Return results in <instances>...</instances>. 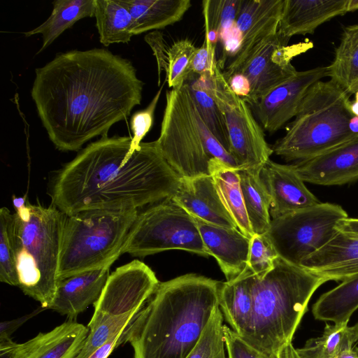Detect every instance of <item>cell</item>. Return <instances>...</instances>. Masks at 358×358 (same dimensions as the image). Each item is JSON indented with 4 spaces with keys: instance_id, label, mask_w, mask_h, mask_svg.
Instances as JSON below:
<instances>
[{
    "instance_id": "obj_45",
    "label": "cell",
    "mask_w": 358,
    "mask_h": 358,
    "mask_svg": "<svg viewBox=\"0 0 358 358\" xmlns=\"http://www.w3.org/2000/svg\"><path fill=\"white\" fill-rule=\"evenodd\" d=\"M123 331L115 335L101 347L96 350L88 358H108L113 350L124 343Z\"/></svg>"
},
{
    "instance_id": "obj_29",
    "label": "cell",
    "mask_w": 358,
    "mask_h": 358,
    "mask_svg": "<svg viewBox=\"0 0 358 358\" xmlns=\"http://www.w3.org/2000/svg\"><path fill=\"white\" fill-rule=\"evenodd\" d=\"M262 168L238 169L245 206L254 234H265L269 228L271 198L260 176Z\"/></svg>"
},
{
    "instance_id": "obj_30",
    "label": "cell",
    "mask_w": 358,
    "mask_h": 358,
    "mask_svg": "<svg viewBox=\"0 0 358 358\" xmlns=\"http://www.w3.org/2000/svg\"><path fill=\"white\" fill-rule=\"evenodd\" d=\"M99 41L105 46L128 43L132 37V17L122 0H95L94 16Z\"/></svg>"
},
{
    "instance_id": "obj_18",
    "label": "cell",
    "mask_w": 358,
    "mask_h": 358,
    "mask_svg": "<svg viewBox=\"0 0 358 358\" xmlns=\"http://www.w3.org/2000/svg\"><path fill=\"white\" fill-rule=\"evenodd\" d=\"M292 165L303 182L340 185L355 181L358 180V136Z\"/></svg>"
},
{
    "instance_id": "obj_15",
    "label": "cell",
    "mask_w": 358,
    "mask_h": 358,
    "mask_svg": "<svg viewBox=\"0 0 358 358\" xmlns=\"http://www.w3.org/2000/svg\"><path fill=\"white\" fill-rule=\"evenodd\" d=\"M88 332L87 327L69 320L23 343L0 341V358H76Z\"/></svg>"
},
{
    "instance_id": "obj_7",
    "label": "cell",
    "mask_w": 358,
    "mask_h": 358,
    "mask_svg": "<svg viewBox=\"0 0 358 358\" xmlns=\"http://www.w3.org/2000/svg\"><path fill=\"white\" fill-rule=\"evenodd\" d=\"M138 214V210L89 209L66 215L58 280L111 266L122 255Z\"/></svg>"
},
{
    "instance_id": "obj_39",
    "label": "cell",
    "mask_w": 358,
    "mask_h": 358,
    "mask_svg": "<svg viewBox=\"0 0 358 358\" xmlns=\"http://www.w3.org/2000/svg\"><path fill=\"white\" fill-rule=\"evenodd\" d=\"M278 257L265 234H254L250 242L248 266L255 275L262 276L269 271Z\"/></svg>"
},
{
    "instance_id": "obj_37",
    "label": "cell",
    "mask_w": 358,
    "mask_h": 358,
    "mask_svg": "<svg viewBox=\"0 0 358 358\" xmlns=\"http://www.w3.org/2000/svg\"><path fill=\"white\" fill-rule=\"evenodd\" d=\"M196 49L188 39L179 40L169 45L164 70L169 87H180L191 77L192 62Z\"/></svg>"
},
{
    "instance_id": "obj_42",
    "label": "cell",
    "mask_w": 358,
    "mask_h": 358,
    "mask_svg": "<svg viewBox=\"0 0 358 358\" xmlns=\"http://www.w3.org/2000/svg\"><path fill=\"white\" fill-rule=\"evenodd\" d=\"M223 331L228 358H263L229 327L224 325Z\"/></svg>"
},
{
    "instance_id": "obj_12",
    "label": "cell",
    "mask_w": 358,
    "mask_h": 358,
    "mask_svg": "<svg viewBox=\"0 0 358 358\" xmlns=\"http://www.w3.org/2000/svg\"><path fill=\"white\" fill-rule=\"evenodd\" d=\"M289 39L278 30L257 44L234 73L244 74L250 82L251 92L245 101L249 105L253 106L264 95L292 77L297 71L292 59L313 46L310 41L289 45Z\"/></svg>"
},
{
    "instance_id": "obj_35",
    "label": "cell",
    "mask_w": 358,
    "mask_h": 358,
    "mask_svg": "<svg viewBox=\"0 0 358 358\" xmlns=\"http://www.w3.org/2000/svg\"><path fill=\"white\" fill-rule=\"evenodd\" d=\"M242 0H205L202 1L205 38L213 45L220 34L235 22Z\"/></svg>"
},
{
    "instance_id": "obj_2",
    "label": "cell",
    "mask_w": 358,
    "mask_h": 358,
    "mask_svg": "<svg viewBox=\"0 0 358 358\" xmlns=\"http://www.w3.org/2000/svg\"><path fill=\"white\" fill-rule=\"evenodd\" d=\"M131 137H101L89 144L54 178L52 204L69 215L89 209L138 210L172 197L180 177L157 141L131 152Z\"/></svg>"
},
{
    "instance_id": "obj_23",
    "label": "cell",
    "mask_w": 358,
    "mask_h": 358,
    "mask_svg": "<svg viewBox=\"0 0 358 358\" xmlns=\"http://www.w3.org/2000/svg\"><path fill=\"white\" fill-rule=\"evenodd\" d=\"M348 0H285L278 31L285 36L312 34L322 24L348 12Z\"/></svg>"
},
{
    "instance_id": "obj_27",
    "label": "cell",
    "mask_w": 358,
    "mask_h": 358,
    "mask_svg": "<svg viewBox=\"0 0 358 358\" xmlns=\"http://www.w3.org/2000/svg\"><path fill=\"white\" fill-rule=\"evenodd\" d=\"M52 5V13L43 23L24 33L26 37L42 35L43 43L37 53L44 50L79 20L94 16L95 0H56Z\"/></svg>"
},
{
    "instance_id": "obj_49",
    "label": "cell",
    "mask_w": 358,
    "mask_h": 358,
    "mask_svg": "<svg viewBox=\"0 0 358 358\" xmlns=\"http://www.w3.org/2000/svg\"><path fill=\"white\" fill-rule=\"evenodd\" d=\"M350 332L355 343L358 342V322L352 327H349Z\"/></svg>"
},
{
    "instance_id": "obj_10",
    "label": "cell",
    "mask_w": 358,
    "mask_h": 358,
    "mask_svg": "<svg viewBox=\"0 0 358 358\" xmlns=\"http://www.w3.org/2000/svg\"><path fill=\"white\" fill-rule=\"evenodd\" d=\"M348 217L339 205L316 206L271 219L265 233L278 256L297 266L337 233V222Z\"/></svg>"
},
{
    "instance_id": "obj_25",
    "label": "cell",
    "mask_w": 358,
    "mask_h": 358,
    "mask_svg": "<svg viewBox=\"0 0 358 358\" xmlns=\"http://www.w3.org/2000/svg\"><path fill=\"white\" fill-rule=\"evenodd\" d=\"M132 17V33L138 35L179 22L192 6L190 0H122Z\"/></svg>"
},
{
    "instance_id": "obj_3",
    "label": "cell",
    "mask_w": 358,
    "mask_h": 358,
    "mask_svg": "<svg viewBox=\"0 0 358 358\" xmlns=\"http://www.w3.org/2000/svg\"><path fill=\"white\" fill-rule=\"evenodd\" d=\"M220 283L195 273L159 282L123 331L134 358H186L219 306Z\"/></svg>"
},
{
    "instance_id": "obj_47",
    "label": "cell",
    "mask_w": 358,
    "mask_h": 358,
    "mask_svg": "<svg viewBox=\"0 0 358 358\" xmlns=\"http://www.w3.org/2000/svg\"><path fill=\"white\" fill-rule=\"evenodd\" d=\"M276 358H301L292 343L285 345L278 353Z\"/></svg>"
},
{
    "instance_id": "obj_20",
    "label": "cell",
    "mask_w": 358,
    "mask_h": 358,
    "mask_svg": "<svg viewBox=\"0 0 358 358\" xmlns=\"http://www.w3.org/2000/svg\"><path fill=\"white\" fill-rule=\"evenodd\" d=\"M172 199L196 219L221 227L238 228L223 205L210 175L180 178Z\"/></svg>"
},
{
    "instance_id": "obj_40",
    "label": "cell",
    "mask_w": 358,
    "mask_h": 358,
    "mask_svg": "<svg viewBox=\"0 0 358 358\" xmlns=\"http://www.w3.org/2000/svg\"><path fill=\"white\" fill-rule=\"evenodd\" d=\"M163 86L158 90L151 102L144 110L137 111L131 118V128L133 132L131 152L138 148L144 136L152 127L155 111L159 101Z\"/></svg>"
},
{
    "instance_id": "obj_36",
    "label": "cell",
    "mask_w": 358,
    "mask_h": 358,
    "mask_svg": "<svg viewBox=\"0 0 358 358\" xmlns=\"http://www.w3.org/2000/svg\"><path fill=\"white\" fill-rule=\"evenodd\" d=\"M14 214L6 207L0 209V280L18 286L13 232Z\"/></svg>"
},
{
    "instance_id": "obj_6",
    "label": "cell",
    "mask_w": 358,
    "mask_h": 358,
    "mask_svg": "<svg viewBox=\"0 0 358 358\" xmlns=\"http://www.w3.org/2000/svg\"><path fill=\"white\" fill-rule=\"evenodd\" d=\"M66 214L52 204L28 202L14 213L13 232L18 286L50 308L56 292Z\"/></svg>"
},
{
    "instance_id": "obj_34",
    "label": "cell",
    "mask_w": 358,
    "mask_h": 358,
    "mask_svg": "<svg viewBox=\"0 0 358 358\" xmlns=\"http://www.w3.org/2000/svg\"><path fill=\"white\" fill-rule=\"evenodd\" d=\"M138 311L120 315L94 313L87 325L88 334L76 358H88L96 350L124 330Z\"/></svg>"
},
{
    "instance_id": "obj_13",
    "label": "cell",
    "mask_w": 358,
    "mask_h": 358,
    "mask_svg": "<svg viewBox=\"0 0 358 358\" xmlns=\"http://www.w3.org/2000/svg\"><path fill=\"white\" fill-rule=\"evenodd\" d=\"M159 283L143 262L134 260L122 265L110 274L94 313L120 315L139 310Z\"/></svg>"
},
{
    "instance_id": "obj_4",
    "label": "cell",
    "mask_w": 358,
    "mask_h": 358,
    "mask_svg": "<svg viewBox=\"0 0 358 358\" xmlns=\"http://www.w3.org/2000/svg\"><path fill=\"white\" fill-rule=\"evenodd\" d=\"M326 282L303 267L276 258L269 271L255 275L252 317L243 341L263 358H276L292 343L310 298Z\"/></svg>"
},
{
    "instance_id": "obj_14",
    "label": "cell",
    "mask_w": 358,
    "mask_h": 358,
    "mask_svg": "<svg viewBox=\"0 0 358 358\" xmlns=\"http://www.w3.org/2000/svg\"><path fill=\"white\" fill-rule=\"evenodd\" d=\"M329 75V66L297 71L272 89L253 106L262 127L270 133L294 117L309 88Z\"/></svg>"
},
{
    "instance_id": "obj_50",
    "label": "cell",
    "mask_w": 358,
    "mask_h": 358,
    "mask_svg": "<svg viewBox=\"0 0 358 358\" xmlns=\"http://www.w3.org/2000/svg\"><path fill=\"white\" fill-rule=\"evenodd\" d=\"M351 110L354 115L358 116V90L355 92V101L351 103Z\"/></svg>"
},
{
    "instance_id": "obj_28",
    "label": "cell",
    "mask_w": 358,
    "mask_h": 358,
    "mask_svg": "<svg viewBox=\"0 0 358 358\" xmlns=\"http://www.w3.org/2000/svg\"><path fill=\"white\" fill-rule=\"evenodd\" d=\"M358 308V275L322 294L312 307L315 319L335 324H348Z\"/></svg>"
},
{
    "instance_id": "obj_19",
    "label": "cell",
    "mask_w": 358,
    "mask_h": 358,
    "mask_svg": "<svg viewBox=\"0 0 358 358\" xmlns=\"http://www.w3.org/2000/svg\"><path fill=\"white\" fill-rule=\"evenodd\" d=\"M195 220L209 256L216 259L227 281L236 278L248 268L250 238L238 228Z\"/></svg>"
},
{
    "instance_id": "obj_43",
    "label": "cell",
    "mask_w": 358,
    "mask_h": 358,
    "mask_svg": "<svg viewBox=\"0 0 358 358\" xmlns=\"http://www.w3.org/2000/svg\"><path fill=\"white\" fill-rule=\"evenodd\" d=\"M226 80L236 95L245 101L249 98L251 92V84L249 79L244 74L235 73Z\"/></svg>"
},
{
    "instance_id": "obj_31",
    "label": "cell",
    "mask_w": 358,
    "mask_h": 358,
    "mask_svg": "<svg viewBox=\"0 0 358 358\" xmlns=\"http://www.w3.org/2000/svg\"><path fill=\"white\" fill-rule=\"evenodd\" d=\"M329 77L348 94L358 90V24L346 27L336 48Z\"/></svg>"
},
{
    "instance_id": "obj_52",
    "label": "cell",
    "mask_w": 358,
    "mask_h": 358,
    "mask_svg": "<svg viewBox=\"0 0 358 358\" xmlns=\"http://www.w3.org/2000/svg\"><path fill=\"white\" fill-rule=\"evenodd\" d=\"M355 350L357 351V355H358V348H355Z\"/></svg>"
},
{
    "instance_id": "obj_26",
    "label": "cell",
    "mask_w": 358,
    "mask_h": 358,
    "mask_svg": "<svg viewBox=\"0 0 358 358\" xmlns=\"http://www.w3.org/2000/svg\"><path fill=\"white\" fill-rule=\"evenodd\" d=\"M209 174L213 178L217 194L238 229L247 237L254 235L247 215L237 169L211 158Z\"/></svg>"
},
{
    "instance_id": "obj_17",
    "label": "cell",
    "mask_w": 358,
    "mask_h": 358,
    "mask_svg": "<svg viewBox=\"0 0 358 358\" xmlns=\"http://www.w3.org/2000/svg\"><path fill=\"white\" fill-rule=\"evenodd\" d=\"M260 176L271 198V219L321 203L308 189L292 164H281L269 159L262 166Z\"/></svg>"
},
{
    "instance_id": "obj_51",
    "label": "cell",
    "mask_w": 358,
    "mask_h": 358,
    "mask_svg": "<svg viewBox=\"0 0 358 358\" xmlns=\"http://www.w3.org/2000/svg\"><path fill=\"white\" fill-rule=\"evenodd\" d=\"M358 10V0H348V10L353 12Z\"/></svg>"
},
{
    "instance_id": "obj_44",
    "label": "cell",
    "mask_w": 358,
    "mask_h": 358,
    "mask_svg": "<svg viewBox=\"0 0 358 358\" xmlns=\"http://www.w3.org/2000/svg\"><path fill=\"white\" fill-rule=\"evenodd\" d=\"M43 309L44 308L38 309L17 319L1 322L0 341H4L10 338L11 334L15 332L21 325H22L24 322L34 317L35 315L42 311Z\"/></svg>"
},
{
    "instance_id": "obj_11",
    "label": "cell",
    "mask_w": 358,
    "mask_h": 358,
    "mask_svg": "<svg viewBox=\"0 0 358 358\" xmlns=\"http://www.w3.org/2000/svg\"><path fill=\"white\" fill-rule=\"evenodd\" d=\"M211 95L222 112L228 128L229 153L238 169H257L273 153L249 104L236 95L219 65L210 77Z\"/></svg>"
},
{
    "instance_id": "obj_46",
    "label": "cell",
    "mask_w": 358,
    "mask_h": 358,
    "mask_svg": "<svg viewBox=\"0 0 358 358\" xmlns=\"http://www.w3.org/2000/svg\"><path fill=\"white\" fill-rule=\"evenodd\" d=\"M336 229L358 238V218H343L337 222Z\"/></svg>"
},
{
    "instance_id": "obj_1",
    "label": "cell",
    "mask_w": 358,
    "mask_h": 358,
    "mask_svg": "<svg viewBox=\"0 0 358 358\" xmlns=\"http://www.w3.org/2000/svg\"><path fill=\"white\" fill-rule=\"evenodd\" d=\"M35 73L31 95L61 151H77L96 136H107L141 101L143 83L131 62L106 49L60 53Z\"/></svg>"
},
{
    "instance_id": "obj_16",
    "label": "cell",
    "mask_w": 358,
    "mask_h": 358,
    "mask_svg": "<svg viewBox=\"0 0 358 358\" xmlns=\"http://www.w3.org/2000/svg\"><path fill=\"white\" fill-rule=\"evenodd\" d=\"M285 0H242L236 25L242 36L237 55L222 71L227 80L243 62L251 50L278 30Z\"/></svg>"
},
{
    "instance_id": "obj_48",
    "label": "cell",
    "mask_w": 358,
    "mask_h": 358,
    "mask_svg": "<svg viewBox=\"0 0 358 358\" xmlns=\"http://www.w3.org/2000/svg\"><path fill=\"white\" fill-rule=\"evenodd\" d=\"M13 206L15 208V210H17L24 206H26V196H21V197H15V196H13Z\"/></svg>"
},
{
    "instance_id": "obj_32",
    "label": "cell",
    "mask_w": 358,
    "mask_h": 358,
    "mask_svg": "<svg viewBox=\"0 0 358 358\" xmlns=\"http://www.w3.org/2000/svg\"><path fill=\"white\" fill-rule=\"evenodd\" d=\"M210 73L197 76L187 83L195 108L206 126L229 153V138L224 116L209 89ZM231 155V154H230Z\"/></svg>"
},
{
    "instance_id": "obj_38",
    "label": "cell",
    "mask_w": 358,
    "mask_h": 358,
    "mask_svg": "<svg viewBox=\"0 0 358 358\" xmlns=\"http://www.w3.org/2000/svg\"><path fill=\"white\" fill-rule=\"evenodd\" d=\"M223 315L217 306L195 347L186 358H226Z\"/></svg>"
},
{
    "instance_id": "obj_5",
    "label": "cell",
    "mask_w": 358,
    "mask_h": 358,
    "mask_svg": "<svg viewBox=\"0 0 358 358\" xmlns=\"http://www.w3.org/2000/svg\"><path fill=\"white\" fill-rule=\"evenodd\" d=\"M350 94L330 80L313 84L285 135L272 146L287 161L308 159L358 136Z\"/></svg>"
},
{
    "instance_id": "obj_24",
    "label": "cell",
    "mask_w": 358,
    "mask_h": 358,
    "mask_svg": "<svg viewBox=\"0 0 358 358\" xmlns=\"http://www.w3.org/2000/svg\"><path fill=\"white\" fill-rule=\"evenodd\" d=\"M255 274L248 268L236 278L221 282L219 307L231 329L244 340L249 332L253 310Z\"/></svg>"
},
{
    "instance_id": "obj_41",
    "label": "cell",
    "mask_w": 358,
    "mask_h": 358,
    "mask_svg": "<svg viewBox=\"0 0 358 358\" xmlns=\"http://www.w3.org/2000/svg\"><path fill=\"white\" fill-rule=\"evenodd\" d=\"M215 48L204 40L203 44L196 48L192 62V71L196 76L210 73L212 76L218 66L215 57Z\"/></svg>"
},
{
    "instance_id": "obj_33",
    "label": "cell",
    "mask_w": 358,
    "mask_h": 358,
    "mask_svg": "<svg viewBox=\"0 0 358 358\" xmlns=\"http://www.w3.org/2000/svg\"><path fill=\"white\" fill-rule=\"evenodd\" d=\"M354 343L348 324H327L320 336L310 338L296 350L301 358H335L344 350L352 348Z\"/></svg>"
},
{
    "instance_id": "obj_21",
    "label": "cell",
    "mask_w": 358,
    "mask_h": 358,
    "mask_svg": "<svg viewBox=\"0 0 358 358\" xmlns=\"http://www.w3.org/2000/svg\"><path fill=\"white\" fill-rule=\"evenodd\" d=\"M300 266L329 280L344 281L358 275V238L337 233L303 260Z\"/></svg>"
},
{
    "instance_id": "obj_8",
    "label": "cell",
    "mask_w": 358,
    "mask_h": 358,
    "mask_svg": "<svg viewBox=\"0 0 358 358\" xmlns=\"http://www.w3.org/2000/svg\"><path fill=\"white\" fill-rule=\"evenodd\" d=\"M157 141L171 167L182 178L209 174L211 159L204 145L187 83L166 92V106Z\"/></svg>"
},
{
    "instance_id": "obj_9",
    "label": "cell",
    "mask_w": 358,
    "mask_h": 358,
    "mask_svg": "<svg viewBox=\"0 0 358 358\" xmlns=\"http://www.w3.org/2000/svg\"><path fill=\"white\" fill-rule=\"evenodd\" d=\"M171 250L209 256L195 218L169 197L138 214L121 252L143 257Z\"/></svg>"
},
{
    "instance_id": "obj_22",
    "label": "cell",
    "mask_w": 358,
    "mask_h": 358,
    "mask_svg": "<svg viewBox=\"0 0 358 358\" xmlns=\"http://www.w3.org/2000/svg\"><path fill=\"white\" fill-rule=\"evenodd\" d=\"M110 267L105 266L59 280L50 308L73 320L97 302L110 275Z\"/></svg>"
}]
</instances>
